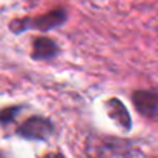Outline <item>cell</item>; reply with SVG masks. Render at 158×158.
I'll list each match as a JSON object with an SVG mask.
<instances>
[{"label":"cell","mask_w":158,"mask_h":158,"mask_svg":"<svg viewBox=\"0 0 158 158\" xmlns=\"http://www.w3.org/2000/svg\"><path fill=\"white\" fill-rule=\"evenodd\" d=\"M19 107H9V109H5L3 112H0V123H9L14 120V117L19 114Z\"/></svg>","instance_id":"cell-6"},{"label":"cell","mask_w":158,"mask_h":158,"mask_svg":"<svg viewBox=\"0 0 158 158\" xmlns=\"http://www.w3.org/2000/svg\"><path fill=\"white\" fill-rule=\"evenodd\" d=\"M45 158H64L61 154H48Z\"/></svg>","instance_id":"cell-7"},{"label":"cell","mask_w":158,"mask_h":158,"mask_svg":"<svg viewBox=\"0 0 158 158\" xmlns=\"http://www.w3.org/2000/svg\"><path fill=\"white\" fill-rule=\"evenodd\" d=\"M58 52L57 45L48 37H39L34 40V48H32V58L34 60H49L55 57Z\"/></svg>","instance_id":"cell-4"},{"label":"cell","mask_w":158,"mask_h":158,"mask_svg":"<svg viewBox=\"0 0 158 158\" xmlns=\"http://www.w3.org/2000/svg\"><path fill=\"white\" fill-rule=\"evenodd\" d=\"M54 131L52 123L48 118L42 117H32L26 120L20 127H19V135L28 140H46Z\"/></svg>","instance_id":"cell-2"},{"label":"cell","mask_w":158,"mask_h":158,"mask_svg":"<svg viewBox=\"0 0 158 158\" xmlns=\"http://www.w3.org/2000/svg\"><path fill=\"white\" fill-rule=\"evenodd\" d=\"M132 100L140 114L149 118H155L158 115V94L151 91H137L132 95Z\"/></svg>","instance_id":"cell-3"},{"label":"cell","mask_w":158,"mask_h":158,"mask_svg":"<svg viewBox=\"0 0 158 158\" xmlns=\"http://www.w3.org/2000/svg\"><path fill=\"white\" fill-rule=\"evenodd\" d=\"M107 114L110 115L112 120L117 121V124H120L123 129L129 131L131 129V117H129V112L127 109L124 107V105L115 98L109 100L107 102Z\"/></svg>","instance_id":"cell-5"},{"label":"cell","mask_w":158,"mask_h":158,"mask_svg":"<svg viewBox=\"0 0 158 158\" xmlns=\"http://www.w3.org/2000/svg\"><path fill=\"white\" fill-rule=\"evenodd\" d=\"M64 20H66V12L63 9H54L48 14H43V15H39V17H34V19L14 20L11 23V29L17 34L22 32V31H26L29 28H35V29H40V31H49L55 26L61 25Z\"/></svg>","instance_id":"cell-1"},{"label":"cell","mask_w":158,"mask_h":158,"mask_svg":"<svg viewBox=\"0 0 158 158\" xmlns=\"http://www.w3.org/2000/svg\"><path fill=\"white\" fill-rule=\"evenodd\" d=\"M0 158H3V157H2V155H0Z\"/></svg>","instance_id":"cell-8"}]
</instances>
